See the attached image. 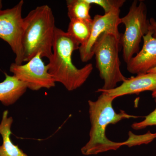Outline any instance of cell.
<instances>
[{
    "label": "cell",
    "instance_id": "cell-4",
    "mask_svg": "<svg viewBox=\"0 0 156 156\" xmlns=\"http://www.w3.org/2000/svg\"><path fill=\"white\" fill-rule=\"evenodd\" d=\"M120 40L114 35L105 33L98 39L93 49L96 67L104 81L101 89L110 90L126 80L120 69L119 57Z\"/></svg>",
    "mask_w": 156,
    "mask_h": 156
},
{
    "label": "cell",
    "instance_id": "cell-5",
    "mask_svg": "<svg viewBox=\"0 0 156 156\" xmlns=\"http://www.w3.org/2000/svg\"><path fill=\"white\" fill-rule=\"evenodd\" d=\"M121 23L125 26V32L121 35L120 44L123 48L124 61L128 63L140 51L143 37L149 29L147 8L143 1H134L126 16L121 18Z\"/></svg>",
    "mask_w": 156,
    "mask_h": 156
},
{
    "label": "cell",
    "instance_id": "cell-15",
    "mask_svg": "<svg viewBox=\"0 0 156 156\" xmlns=\"http://www.w3.org/2000/svg\"><path fill=\"white\" fill-rule=\"evenodd\" d=\"M91 5L95 4L103 9L105 14L120 11V8L126 2L125 0H87Z\"/></svg>",
    "mask_w": 156,
    "mask_h": 156
},
{
    "label": "cell",
    "instance_id": "cell-18",
    "mask_svg": "<svg viewBox=\"0 0 156 156\" xmlns=\"http://www.w3.org/2000/svg\"><path fill=\"white\" fill-rule=\"evenodd\" d=\"M147 73H156V67L149 71Z\"/></svg>",
    "mask_w": 156,
    "mask_h": 156
},
{
    "label": "cell",
    "instance_id": "cell-7",
    "mask_svg": "<svg viewBox=\"0 0 156 156\" xmlns=\"http://www.w3.org/2000/svg\"><path fill=\"white\" fill-rule=\"evenodd\" d=\"M41 54L38 53L26 64L15 62L10 66V71L15 77L24 83L27 89L37 91L45 88L50 89L55 86V82L49 72L48 65L44 63Z\"/></svg>",
    "mask_w": 156,
    "mask_h": 156
},
{
    "label": "cell",
    "instance_id": "cell-8",
    "mask_svg": "<svg viewBox=\"0 0 156 156\" xmlns=\"http://www.w3.org/2000/svg\"><path fill=\"white\" fill-rule=\"evenodd\" d=\"M120 11H114L103 15H95L92 19V30L89 40L85 44L79 48L80 57L83 62H86L94 56L93 49L98 39L105 33L112 34L121 39V34L119 26L121 24Z\"/></svg>",
    "mask_w": 156,
    "mask_h": 156
},
{
    "label": "cell",
    "instance_id": "cell-12",
    "mask_svg": "<svg viewBox=\"0 0 156 156\" xmlns=\"http://www.w3.org/2000/svg\"><path fill=\"white\" fill-rule=\"evenodd\" d=\"M8 115V111H4L0 123V134L3 139L2 144L0 146V156H28L18 146L12 142L11 135L13 119L12 117H9Z\"/></svg>",
    "mask_w": 156,
    "mask_h": 156
},
{
    "label": "cell",
    "instance_id": "cell-9",
    "mask_svg": "<svg viewBox=\"0 0 156 156\" xmlns=\"http://www.w3.org/2000/svg\"><path fill=\"white\" fill-rule=\"evenodd\" d=\"M143 39L142 49L127 63V70L132 74L146 73L156 67V38L149 29Z\"/></svg>",
    "mask_w": 156,
    "mask_h": 156
},
{
    "label": "cell",
    "instance_id": "cell-16",
    "mask_svg": "<svg viewBox=\"0 0 156 156\" xmlns=\"http://www.w3.org/2000/svg\"><path fill=\"white\" fill-rule=\"evenodd\" d=\"M156 101V98H155ZM156 126V108L153 112L145 117V119L132 124L131 127L135 130L144 129L148 126Z\"/></svg>",
    "mask_w": 156,
    "mask_h": 156
},
{
    "label": "cell",
    "instance_id": "cell-1",
    "mask_svg": "<svg viewBox=\"0 0 156 156\" xmlns=\"http://www.w3.org/2000/svg\"><path fill=\"white\" fill-rule=\"evenodd\" d=\"M95 101L89 100V114L91 127L89 139L81 149L85 155H91L108 151L116 150L127 142H116L110 140L106 136V129L110 124H115L121 120L138 117L131 115L121 110L117 113L112 106L114 98L105 92H101Z\"/></svg>",
    "mask_w": 156,
    "mask_h": 156
},
{
    "label": "cell",
    "instance_id": "cell-13",
    "mask_svg": "<svg viewBox=\"0 0 156 156\" xmlns=\"http://www.w3.org/2000/svg\"><path fill=\"white\" fill-rule=\"evenodd\" d=\"M92 21L72 19L70 20L67 33L80 44H85L91 34Z\"/></svg>",
    "mask_w": 156,
    "mask_h": 156
},
{
    "label": "cell",
    "instance_id": "cell-20",
    "mask_svg": "<svg viewBox=\"0 0 156 156\" xmlns=\"http://www.w3.org/2000/svg\"><path fill=\"white\" fill-rule=\"evenodd\" d=\"M2 1H0V10H2Z\"/></svg>",
    "mask_w": 156,
    "mask_h": 156
},
{
    "label": "cell",
    "instance_id": "cell-6",
    "mask_svg": "<svg viewBox=\"0 0 156 156\" xmlns=\"http://www.w3.org/2000/svg\"><path fill=\"white\" fill-rule=\"evenodd\" d=\"M23 1L13 8L0 10V38L8 43L15 54V63L23 62L22 45L24 23L22 17Z\"/></svg>",
    "mask_w": 156,
    "mask_h": 156
},
{
    "label": "cell",
    "instance_id": "cell-14",
    "mask_svg": "<svg viewBox=\"0 0 156 156\" xmlns=\"http://www.w3.org/2000/svg\"><path fill=\"white\" fill-rule=\"evenodd\" d=\"M68 16L72 19L92 21L90 14L91 5L87 0H67L66 1Z\"/></svg>",
    "mask_w": 156,
    "mask_h": 156
},
{
    "label": "cell",
    "instance_id": "cell-11",
    "mask_svg": "<svg viewBox=\"0 0 156 156\" xmlns=\"http://www.w3.org/2000/svg\"><path fill=\"white\" fill-rule=\"evenodd\" d=\"M5 80L0 83V101L4 105L9 106L15 103L25 93L27 88L14 75L5 73Z\"/></svg>",
    "mask_w": 156,
    "mask_h": 156
},
{
    "label": "cell",
    "instance_id": "cell-2",
    "mask_svg": "<svg viewBox=\"0 0 156 156\" xmlns=\"http://www.w3.org/2000/svg\"><path fill=\"white\" fill-rule=\"evenodd\" d=\"M80 45L72 37L56 27L53 47V54L48 65L49 72L56 82L62 84L72 91L83 85L93 69L92 63L78 69L73 63V53Z\"/></svg>",
    "mask_w": 156,
    "mask_h": 156
},
{
    "label": "cell",
    "instance_id": "cell-19",
    "mask_svg": "<svg viewBox=\"0 0 156 156\" xmlns=\"http://www.w3.org/2000/svg\"><path fill=\"white\" fill-rule=\"evenodd\" d=\"M152 97L154 98H156V90L152 92Z\"/></svg>",
    "mask_w": 156,
    "mask_h": 156
},
{
    "label": "cell",
    "instance_id": "cell-17",
    "mask_svg": "<svg viewBox=\"0 0 156 156\" xmlns=\"http://www.w3.org/2000/svg\"><path fill=\"white\" fill-rule=\"evenodd\" d=\"M149 29L153 33V36L156 38V21L153 18L149 20Z\"/></svg>",
    "mask_w": 156,
    "mask_h": 156
},
{
    "label": "cell",
    "instance_id": "cell-3",
    "mask_svg": "<svg viewBox=\"0 0 156 156\" xmlns=\"http://www.w3.org/2000/svg\"><path fill=\"white\" fill-rule=\"evenodd\" d=\"M22 45L23 62H28L38 53L50 59L53 54L55 20L48 5L37 7L23 18Z\"/></svg>",
    "mask_w": 156,
    "mask_h": 156
},
{
    "label": "cell",
    "instance_id": "cell-10",
    "mask_svg": "<svg viewBox=\"0 0 156 156\" xmlns=\"http://www.w3.org/2000/svg\"><path fill=\"white\" fill-rule=\"evenodd\" d=\"M156 90V73H146L140 74L136 76L126 78L122 85L110 90L98 89V92H105L114 98L130 94H138L146 91Z\"/></svg>",
    "mask_w": 156,
    "mask_h": 156
}]
</instances>
